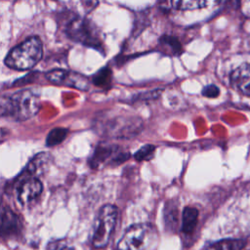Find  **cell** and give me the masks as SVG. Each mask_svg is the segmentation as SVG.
I'll use <instances>...</instances> for the list:
<instances>
[{"label":"cell","instance_id":"cell-6","mask_svg":"<svg viewBox=\"0 0 250 250\" xmlns=\"http://www.w3.org/2000/svg\"><path fill=\"white\" fill-rule=\"evenodd\" d=\"M129 156V152L118 146L102 143L96 147L90 163L93 168H99L101 166H116L126 161Z\"/></svg>","mask_w":250,"mask_h":250},{"label":"cell","instance_id":"cell-21","mask_svg":"<svg viewBox=\"0 0 250 250\" xmlns=\"http://www.w3.org/2000/svg\"><path fill=\"white\" fill-rule=\"evenodd\" d=\"M162 93V89H154L148 92L141 93L134 98V101H149L157 99Z\"/></svg>","mask_w":250,"mask_h":250},{"label":"cell","instance_id":"cell-1","mask_svg":"<svg viewBox=\"0 0 250 250\" xmlns=\"http://www.w3.org/2000/svg\"><path fill=\"white\" fill-rule=\"evenodd\" d=\"M40 108V98L31 89H23L10 96H2L0 111L17 121H25L36 115Z\"/></svg>","mask_w":250,"mask_h":250},{"label":"cell","instance_id":"cell-17","mask_svg":"<svg viewBox=\"0 0 250 250\" xmlns=\"http://www.w3.org/2000/svg\"><path fill=\"white\" fill-rule=\"evenodd\" d=\"M112 79V72L111 69L107 66H104L101 69H99L94 75H93V83L102 88H108L110 86Z\"/></svg>","mask_w":250,"mask_h":250},{"label":"cell","instance_id":"cell-19","mask_svg":"<svg viewBox=\"0 0 250 250\" xmlns=\"http://www.w3.org/2000/svg\"><path fill=\"white\" fill-rule=\"evenodd\" d=\"M155 146L153 145H145L141 148H139L134 154V158L137 161H145L148 160L154 153Z\"/></svg>","mask_w":250,"mask_h":250},{"label":"cell","instance_id":"cell-15","mask_svg":"<svg viewBox=\"0 0 250 250\" xmlns=\"http://www.w3.org/2000/svg\"><path fill=\"white\" fill-rule=\"evenodd\" d=\"M220 0H178V8L183 11H190L214 6Z\"/></svg>","mask_w":250,"mask_h":250},{"label":"cell","instance_id":"cell-24","mask_svg":"<svg viewBox=\"0 0 250 250\" xmlns=\"http://www.w3.org/2000/svg\"><path fill=\"white\" fill-rule=\"evenodd\" d=\"M203 250H212V248L210 247V246H208V247H206V248H204Z\"/></svg>","mask_w":250,"mask_h":250},{"label":"cell","instance_id":"cell-4","mask_svg":"<svg viewBox=\"0 0 250 250\" xmlns=\"http://www.w3.org/2000/svg\"><path fill=\"white\" fill-rule=\"evenodd\" d=\"M156 240V231L149 224H135L127 228L117 243L118 250H148Z\"/></svg>","mask_w":250,"mask_h":250},{"label":"cell","instance_id":"cell-7","mask_svg":"<svg viewBox=\"0 0 250 250\" xmlns=\"http://www.w3.org/2000/svg\"><path fill=\"white\" fill-rule=\"evenodd\" d=\"M104 133L113 138H131L142 130V120L135 116L120 115L108 119L104 127Z\"/></svg>","mask_w":250,"mask_h":250},{"label":"cell","instance_id":"cell-14","mask_svg":"<svg viewBox=\"0 0 250 250\" xmlns=\"http://www.w3.org/2000/svg\"><path fill=\"white\" fill-rule=\"evenodd\" d=\"M159 47L162 49V52L172 56H179L183 52L182 45L178 38L172 35H163L159 38L158 41Z\"/></svg>","mask_w":250,"mask_h":250},{"label":"cell","instance_id":"cell-13","mask_svg":"<svg viewBox=\"0 0 250 250\" xmlns=\"http://www.w3.org/2000/svg\"><path fill=\"white\" fill-rule=\"evenodd\" d=\"M198 210L194 207L187 206L182 213V226L181 230L184 233H191L197 224Z\"/></svg>","mask_w":250,"mask_h":250},{"label":"cell","instance_id":"cell-3","mask_svg":"<svg viewBox=\"0 0 250 250\" xmlns=\"http://www.w3.org/2000/svg\"><path fill=\"white\" fill-rule=\"evenodd\" d=\"M64 32L72 41L96 49L104 54L102 32L90 20L74 16L67 21V23H65Z\"/></svg>","mask_w":250,"mask_h":250},{"label":"cell","instance_id":"cell-23","mask_svg":"<svg viewBox=\"0 0 250 250\" xmlns=\"http://www.w3.org/2000/svg\"><path fill=\"white\" fill-rule=\"evenodd\" d=\"M80 1H81V4H82L86 13H89V12L93 11L97 7V5L99 4L98 0H80Z\"/></svg>","mask_w":250,"mask_h":250},{"label":"cell","instance_id":"cell-18","mask_svg":"<svg viewBox=\"0 0 250 250\" xmlns=\"http://www.w3.org/2000/svg\"><path fill=\"white\" fill-rule=\"evenodd\" d=\"M68 130L62 127L53 128L46 138V146H55L61 144L67 136Z\"/></svg>","mask_w":250,"mask_h":250},{"label":"cell","instance_id":"cell-16","mask_svg":"<svg viewBox=\"0 0 250 250\" xmlns=\"http://www.w3.org/2000/svg\"><path fill=\"white\" fill-rule=\"evenodd\" d=\"M245 246L243 239H223L210 245L212 250H242Z\"/></svg>","mask_w":250,"mask_h":250},{"label":"cell","instance_id":"cell-5","mask_svg":"<svg viewBox=\"0 0 250 250\" xmlns=\"http://www.w3.org/2000/svg\"><path fill=\"white\" fill-rule=\"evenodd\" d=\"M118 217V210L115 205H104L96 218L92 243L95 248H104L107 245L114 231Z\"/></svg>","mask_w":250,"mask_h":250},{"label":"cell","instance_id":"cell-12","mask_svg":"<svg viewBox=\"0 0 250 250\" xmlns=\"http://www.w3.org/2000/svg\"><path fill=\"white\" fill-rule=\"evenodd\" d=\"M50 162L51 156L46 152H40L30 160L26 167V171L29 175L37 177L46 171Z\"/></svg>","mask_w":250,"mask_h":250},{"label":"cell","instance_id":"cell-8","mask_svg":"<svg viewBox=\"0 0 250 250\" xmlns=\"http://www.w3.org/2000/svg\"><path fill=\"white\" fill-rule=\"evenodd\" d=\"M46 79L52 84L86 91L90 87L89 79L81 73L66 69H52L46 73Z\"/></svg>","mask_w":250,"mask_h":250},{"label":"cell","instance_id":"cell-20","mask_svg":"<svg viewBox=\"0 0 250 250\" xmlns=\"http://www.w3.org/2000/svg\"><path fill=\"white\" fill-rule=\"evenodd\" d=\"M47 250H74V247L66 239H56L49 242Z\"/></svg>","mask_w":250,"mask_h":250},{"label":"cell","instance_id":"cell-22","mask_svg":"<svg viewBox=\"0 0 250 250\" xmlns=\"http://www.w3.org/2000/svg\"><path fill=\"white\" fill-rule=\"evenodd\" d=\"M202 95L206 98H216L219 96L220 94V89L214 85V84H210V85H207L205 86L203 89H202Z\"/></svg>","mask_w":250,"mask_h":250},{"label":"cell","instance_id":"cell-11","mask_svg":"<svg viewBox=\"0 0 250 250\" xmlns=\"http://www.w3.org/2000/svg\"><path fill=\"white\" fill-rule=\"evenodd\" d=\"M20 222L17 215L7 207H3L1 216V235L3 238L16 235L20 231Z\"/></svg>","mask_w":250,"mask_h":250},{"label":"cell","instance_id":"cell-9","mask_svg":"<svg viewBox=\"0 0 250 250\" xmlns=\"http://www.w3.org/2000/svg\"><path fill=\"white\" fill-rule=\"evenodd\" d=\"M43 191V185L41 181L28 174L22 178L17 187L18 200L21 205H29L36 201Z\"/></svg>","mask_w":250,"mask_h":250},{"label":"cell","instance_id":"cell-10","mask_svg":"<svg viewBox=\"0 0 250 250\" xmlns=\"http://www.w3.org/2000/svg\"><path fill=\"white\" fill-rule=\"evenodd\" d=\"M229 82L233 89L250 98V63L244 62L237 66L231 72Z\"/></svg>","mask_w":250,"mask_h":250},{"label":"cell","instance_id":"cell-2","mask_svg":"<svg viewBox=\"0 0 250 250\" xmlns=\"http://www.w3.org/2000/svg\"><path fill=\"white\" fill-rule=\"evenodd\" d=\"M43 45L38 36H31L15 46L5 58V64L16 70H27L34 67L42 59Z\"/></svg>","mask_w":250,"mask_h":250}]
</instances>
